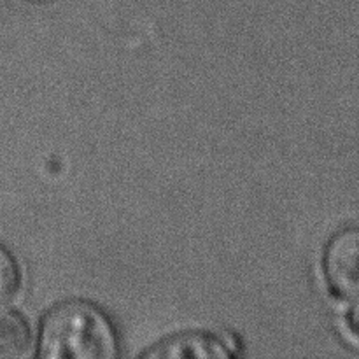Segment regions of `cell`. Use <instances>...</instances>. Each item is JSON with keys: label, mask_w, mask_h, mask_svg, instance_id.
I'll return each instance as SVG.
<instances>
[{"label": "cell", "mask_w": 359, "mask_h": 359, "mask_svg": "<svg viewBox=\"0 0 359 359\" xmlns=\"http://www.w3.org/2000/svg\"><path fill=\"white\" fill-rule=\"evenodd\" d=\"M119 354L111 318L90 302H63L42 319L37 351L41 359H116Z\"/></svg>", "instance_id": "1"}, {"label": "cell", "mask_w": 359, "mask_h": 359, "mask_svg": "<svg viewBox=\"0 0 359 359\" xmlns=\"http://www.w3.org/2000/svg\"><path fill=\"white\" fill-rule=\"evenodd\" d=\"M32 346V330L16 311L0 309V359L27 356Z\"/></svg>", "instance_id": "4"}, {"label": "cell", "mask_w": 359, "mask_h": 359, "mask_svg": "<svg viewBox=\"0 0 359 359\" xmlns=\"http://www.w3.org/2000/svg\"><path fill=\"white\" fill-rule=\"evenodd\" d=\"M20 266L13 252L0 244V307L16 294L20 287Z\"/></svg>", "instance_id": "5"}, {"label": "cell", "mask_w": 359, "mask_h": 359, "mask_svg": "<svg viewBox=\"0 0 359 359\" xmlns=\"http://www.w3.org/2000/svg\"><path fill=\"white\" fill-rule=\"evenodd\" d=\"M344 328H346L347 337H349L356 346H359V300L354 302L349 307V311L346 312Z\"/></svg>", "instance_id": "6"}, {"label": "cell", "mask_w": 359, "mask_h": 359, "mask_svg": "<svg viewBox=\"0 0 359 359\" xmlns=\"http://www.w3.org/2000/svg\"><path fill=\"white\" fill-rule=\"evenodd\" d=\"M323 272L333 294L344 300H359V226L333 235L323 256Z\"/></svg>", "instance_id": "2"}, {"label": "cell", "mask_w": 359, "mask_h": 359, "mask_svg": "<svg viewBox=\"0 0 359 359\" xmlns=\"http://www.w3.org/2000/svg\"><path fill=\"white\" fill-rule=\"evenodd\" d=\"M233 356L230 344L212 333H181L140 354V358L149 359H228Z\"/></svg>", "instance_id": "3"}]
</instances>
